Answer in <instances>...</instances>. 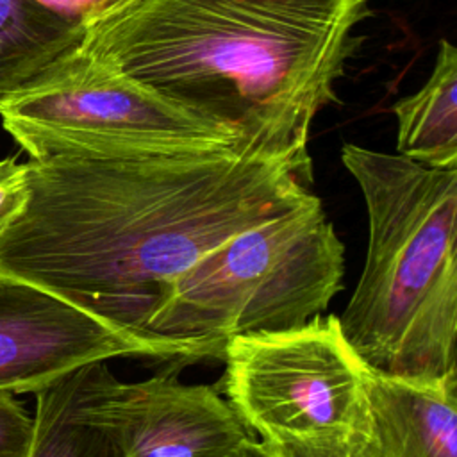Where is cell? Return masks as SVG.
<instances>
[{
    "label": "cell",
    "mask_w": 457,
    "mask_h": 457,
    "mask_svg": "<svg viewBox=\"0 0 457 457\" xmlns=\"http://www.w3.org/2000/svg\"><path fill=\"white\" fill-rule=\"evenodd\" d=\"M27 162H18L14 157L0 161V236L21 212L27 195Z\"/></svg>",
    "instance_id": "15"
},
{
    "label": "cell",
    "mask_w": 457,
    "mask_h": 457,
    "mask_svg": "<svg viewBox=\"0 0 457 457\" xmlns=\"http://www.w3.org/2000/svg\"><path fill=\"white\" fill-rule=\"evenodd\" d=\"M29 195L0 236V275L45 289L182 364L148 321L164 287L202 255L312 195V162L223 148L27 161Z\"/></svg>",
    "instance_id": "1"
},
{
    "label": "cell",
    "mask_w": 457,
    "mask_h": 457,
    "mask_svg": "<svg viewBox=\"0 0 457 457\" xmlns=\"http://www.w3.org/2000/svg\"><path fill=\"white\" fill-rule=\"evenodd\" d=\"M343 275L345 246L312 195L195 261L164 287L148 332L221 359L236 336L287 330L320 316Z\"/></svg>",
    "instance_id": "4"
},
{
    "label": "cell",
    "mask_w": 457,
    "mask_h": 457,
    "mask_svg": "<svg viewBox=\"0 0 457 457\" xmlns=\"http://www.w3.org/2000/svg\"><path fill=\"white\" fill-rule=\"evenodd\" d=\"M34 432V418L11 391H0V457H27Z\"/></svg>",
    "instance_id": "14"
},
{
    "label": "cell",
    "mask_w": 457,
    "mask_h": 457,
    "mask_svg": "<svg viewBox=\"0 0 457 457\" xmlns=\"http://www.w3.org/2000/svg\"><path fill=\"white\" fill-rule=\"evenodd\" d=\"M262 445L270 457H366L362 432Z\"/></svg>",
    "instance_id": "13"
},
{
    "label": "cell",
    "mask_w": 457,
    "mask_h": 457,
    "mask_svg": "<svg viewBox=\"0 0 457 457\" xmlns=\"http://www.w3.org/2000/svg\"><path fill=\"white\" fill-rule=\"evenodd\" d=\"M180 366L121 382L95 362V407L121 457H237L255 439L216 386L180 382Z\"/></svg>",
    "instance_id": "7"
},
{
    "label": "cell",
    "mask_w": 457,
    "mask_h": 457,
    "mask_svg": "<svg viewBox=\"0 0 457 457\" xmlns=\"http://www.w3.org/2000/svg\"><path fill=\"white\" fill-rule=\"evenodd\" d=\"M341 161L368 212L364 268L337 316L345 339L373 370L457 377V168L353 143Z\"/></svg>",
    "instance_id": "3"
},
{
    "label": "cell",
    "mask_w": 457,
    "mask_h": 457,
    "mask_svg": "<svg viewBox=\"0 0 457 457\" xmlns=\"http://www.w3.org/2000/svg\"><path fill=\"white\" fill-rule=\"evenodd\" d=\"M237 457H270V453L266 452L264 445L257 439H252L245 448L243 452L237 455Z\"/></svg>",
    "instance_id": "17"
},
{
    "label": "cell",
    "mask_w": 457,
    "mask_h": 457,
    "mask_svg": "<svg viewBox=\"0 0 457 457\" xmlns=\"http://www.w3.org/2000/svg\"><path fill=\"white\" fill-rule=\"evenodd\" d=\"M216 384L246 428L262 443L362 432L364 362L334 314L277 332L227 341Z\"/></svg>",
    "instance_id": "6"
},
{
    "label": "cell",
    "mask_w": 457,
    "mask_h": 457,
    "mask_svg": "<svg viewBox=\"0 0 457 457\" xmlns=\"http://www.w3.org/2000/svg\"><path fill=\"white\" fill-rule=\"evenodd\" d=\"M366 457H457V377L411 380L362 371Z\"/></svg>",
    "instance_id": "9"
},
{
    "label": "cell",
    "mask_w": 457,
    "mask_h": 457,
    "mask_svg": "<svg viewBox=\"0 0 457 457\" xmlns=\"http://www.w3.org/2000/svg\"><path fill=\"white\" fill-rule=\"evenodd\" d=\"M112 357L171 362L157 346L45 289L0 275V391L36 393L80 366Z\"/></svg>",
    "instance_id": "8"
},
{
    "label": "cell",
    "mask_w": 457,
    "mask_h": 457,
    "mask_svg": "<svg viewBox=\"0 0 457 457\" xmlns=\"http://www.w3.org/2000/svg\"><path fill=\"white\" fill-rule=\"evenodd\" d=\"M0 118L30 159L241 150L228 132L168 104L79 45L9 96Z\"/></svg>",
    "instance_id": "5"
},
{
    "label": "cell",
    "mask_w": 457,
    "mask_h": 457,
    "mask_svg": "<svg viewBox=\"0 0 457 457\" xmlns=\"http://www.w3.org/2000/svg\"><path fill=\"white\" fill-rule=\"evenodd\" d=\"M359 2H362V4H368V0H359Z\"/></svg>",
    "instance_id": "18"
},
{
    "label": "cell",
    "mask_w": 457,
    "mask_h": 457,
    "mask_svg": "<svg viewBox=\"0 0 457 457\" xmlns=\"http://www.w3.org/2000/svg\"><path fill=\"white\" fill-rule=\"evenodd\" d=\"M84 29L36 0H0V105L75 48Z\"/></svg>",
    "instance_id": "12"
},
{
    "label": "cell",
    "mask_w": 457,
    "mask_h": 457,
    "mask_svg": "<svg viewBox=\"0 0 457 457\" xmlns=\"http://www.w3.org/2000/svg\"><path fill=\"white\" fill-rule=\"evenodd\" d=\"M59 16L86 29L91 21L102 16L107 9L116 5L120 0H36Z\"/></svg>",
    "instance_id": "16"
},
{
    "label": "cell",
    "mask_w": 457,
    "mask_h": 457,
    "mask_svg": "<svg viewBox=\"0 0 457 457\" xmlns=\"http://www.w3.org/2000/svg\"><path fill=\"white\" fill-rule=\"evenodd\" d=\"M396 154L434 168H457V48L439 41L425 84L391 105Z\"/></svg>",
    "instance_id": "11"
},
{
    "label": "cell",
    "mask_w": 457,
    "mask_h": 457,
    "mask_svg": "<svg viewBox=\"0 0 457 457\" xmlns=\"http://www.w3.org/2000/svg\"><path fill=\"white\" fill-rule=\"evenodd\" d=\"M364 14L359 0H120L79 46L241 150L311 161Z\"/></svg>",
    "instance_id": "2"
},
{
    "label": "cell",
    "mask_w": 457,
    "mask_h": 457,
    "mask_svg": "<svg viewBox=\"0 0 457 457\" xmlns=\"http://www.w3.org/2000/svg\"><path fill=\"white\" fill-rule=\"evenodd\" d=\"M93 366H80L36 391L27 457H121L95 407Z\"/></svg>",
    "instance_id": "10"
}]
</instances>
